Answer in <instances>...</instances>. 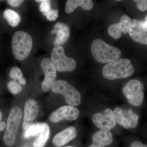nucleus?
I'll list each match as a JSON object with an SVG mask.
<instances>
[{
	"label": "nucleus",
	"instance_id": "nucleus-28",
	"mask_svg": "<svg viewBox=\"0 0 147 147\" xmlns=\"http://www.w3.org/2000/svg\"><path fill=\"white\" fill-rule=\"evenodd\" d=\"M3 114L1 111L0 110V131H3L6 127V123L5 122L2 121Z\"/></svg>",
	"mask_w": 147,
	"mask_h": 147
},
{
	"label": "nucleus",
	"instance_id": "nucleus-2",
	"mask_svg": "<svg viewBox=\"0 0 147 147\" xmlns=\"http://www.w3.org/2000/svg\"><path fill=\"white\" fill-rule=\"evenodd\" d=\"M134 67L128 59H119L104 65L102 74L104 78L109 80L126 78L134 73Z\"/></svg>",
	"mask_w": 147,
	"mask_h": 147
},
{
	"label": "nucleus",
	"instance_id": "nucleus-14",
	"mask_svg": "<svg viewBox=\"0 0 147 147\" xmlns=\"http://www.w3.org/2000/svg\"><path fill=\"white\" fill-rule=\"evenodd\" d=\"M131 18L126 15H123L121 17L119 23L112 24L108 28L109 35L115 39H119L121 36V33L126 34L129 31L131 26Z\"/></svg>",
	"mask_w": 147,
	"mask_h": 147
},
{
	"label": "nucleus",
	"instance_id": "nucleus-26",
	"mask_svg": "<svg viewBox=\"0 0 147 147\" xmlns=\"http://www.w3.org/2000/svg\"><path fill=\"white\" fill-rule=\"evenodd\" d=\"M50 8V1L47 0L45 2L41 3L40 6V11L43 12L44 15H46L47 12L49 11Z\"/></svg>",
	"mask_w": 147,
	"mask_h": 147
},
{
	"label": "nucleus",
	"instance_id": "nucleus-3",
	"mask_svg": "<svg viewBox=\"0 0 147 147\" xmlns=\"http://www.w3.org/2000/svg\"><path fill=\"white\" fill-rule=\"evenodd\" d=\"M11 45L14 57L18 61H23L28 57L31 52L32 38L28 33L17 31L12 36Z\"/></svg>",
	"mask_w": 147,
	"mask_h": 147
},
{
	"label": "nucleus",
	"instance_id": "nucleus-31",
	"mask_svg": "<svg viewBox=\"0 0 147 147\" xmlns=\"http://www.w3.org/2000/svg\"><path fill=\"white\" fill-rule=\"evenodd\" d=\"M46 1H47V0H36V1H35L36 2L42 3Z\"/></svg>",
	"mask_w": 147,
	"mask_h": 147
},
{
	"label": "nucleus",
	"instance_id": "nucleus-15",
	"mask_svg": "<svg viewBox=\"0 0 147 147\" xmlns=\"http://www.w3.org/2000/svg\"><path fill=\"white\" fill-rule=\"evenodd\" d=\"M51 33L57 35L54 41V45H61L65 43L69 38L70 29L66 24L58 22L55 24Z\"/></svg>",
	"mask_w": 147,
	"mask_h": 147
},
{
	"label": "nucleus",
	"instance_id": "nucleus-10",
	"mask_svg": "<svg viewBox=\"0 0 147 147\" xmlns=\"http://www.w3.org/2000/svg\"><path fill=\"white\" fill-rule=\"evenodd\" d=\"M79 115V111L77 108L71 105H65L51 113L49 116V120L51 122L57 123L64 120H76Z\"/></svg>",
	"mask_w": 147,
	"mask_h": 147
},
{
	"label": "nucleus",
	"instance_id": "nucleus-24",
	"mask_svg": "<svg viewBox=\"0 0 147 147\" xmlns=\"http://www.w3.org/2000/svg\"><path fill=\"white\" fill-rule=\"evenodd\" d=\"M58 9H50L46 13L45 16L48 21H55L59 16Z\"/></svg>",
	"mask_w": 147,
	"mask_h": 147
},
{
	"label": "nucleus",
	"instance_id": "nucleus-7",
	"mask_svg": "<svg viewBox=\"0 0 147 147\" xmlns=\"http://www.w3.org/2000/svg\"><path fill=\"white\" fill-rule=\"evenodd\" d=\"M144 85L138 80H131L124 87L123 92L131 105L140 106L144 99Z\"/></svg>",
	"mask_w": 147,
	"mask_h": 147
},
{
	"label": "nucleus",
	"instance_id": "nucleus-11",
	"mask_svg": "<svg viewBox=\"0 0 147 147\" xmlns=\"http://www.w3.org/2000/svg\"><path fill=\"white\" fill-rule=\"evenodd\" d=\"M41 68L45 74V77L42 82V89L47 92L52 88L55 82L57 76V70L52 61L49 58H44L40 63Z\"/></svg>",
	"mask_w": 147,
	"mask_h": 147
},
{
	"label": "nucleus",
	"instance_id": "nucleus-8",
	"mask_svg": "<svg viewBox=\"0 0 147 147\" xmlns=\"http://www.w3.org/2000/svg\"><path fill=\"white\" fill-rule=\"evenodd\" d=\"M113 113L116 122L125 128H135L138 125L139 115L131 109L123 110L117 107Z\"/></svg>",
	"mask_w": 147,
	"mask_h": 147
},
{
	"label": "nucleus",
	"instance_id": "nucleus-27",
	"mask_svg": "<svg viewBox=\"0 0 147 147\" xmlns=\"http://www.w3.org/2000/svg\"><path fill=\"white\" fill-rule=\"evenodd\" d=\"M24 1L22 0H8L7 2L9 4L13 7H17L19 6Z\"/></svg>",
	"mask_w": 147,
	"mask_h": 147
},
{
	"label": "nucleus",
	"instance_id": "nucleus-25",
	"mask_svg": "<svg viewBox=\"0 0 147 147\" xmlns=\"http://www.w3.org/2000/svg\"><path fill=\"white\" fill-rule=\"evenodd\" d=\"M138 9L142 11H147V0H135Z\"/></svg>",
	"mask_w": 147,
	"mask_h": 147
},
{
	"label": "nucleus",
	"instance_id": "nucleus-4",
	"mask_svg": "<svg viewBox=\"0 0 147 147\" xmlns=\"http://www.w3.org/2000/svg\"><path fill=\"white\" fill-rule=\"evenodd\" d=\"M22 117V110L19 107L14 106L11 109L7 118L6 130L3 137L4 142L7 146L11 147L14 144Z\"/></svg>",
	"mask_w": 147,
	"mask_h": 147
},
{
	"label": "nucleus",
	"instance_id": "nucleus-9",
	"mask_svg": "<svg viewBox=\"0 0 147 147\" xmlns=\"http://www.w3.org/2000/svg\"><path fill=\"white\" fill-rule=\"evenodd\" d=\"M92 120L96 127L105 131H110L117 124L113 111L110 108H107L101 113H95Z\"/></svg>",
	"mask_w": 147,
	"mask_h": 147
},
{
	"label": "nucleus",
	"instance_id": "nucleus-23",
	"mask_svg": "<svg viewBox=\"0 0 147 147\" xmlns=\"http://www.w3.org/2000/svg\"><path fill=\"white\" fill-rule=\"evenodd\" d=\"M7 87L9 92L14 94H18L22 90L21 84L14 80L9 82L7 84Z\"/></svg>",
	"mask_w": 147,
	"mask_h": 147
},
{
	"label": "nucleus",
	"instance_id": "nucleus-32",
	"mask_svg": "<svg viewBox=\"0 0 147 147\" xmlns=\"http://www.w3.org/2000/svg\"><path fill=\"white\" fill-rule=\"evenodd\" d=\"M73 147L71 146H66V147Z\"/></svg>",
	"mask_w": 147,
	"mask_h": 147
},
{
	"label": "nucleus",
	"instance_id": "nucleus-18",
	"mask_svg": "<svg viewBox=\"0 0 147 147\" xmlns=\"http://www.w3.org/2000/svg\"><path fill=\"white\" fill-rule=\"evenodd\" d=\"M78 6L87 11L91 10L93 6L92 1L91 0H68L66 3V13L73 12Z\"/></svg>",
	"mask_w": 147,
	"mask_h": 147
},
{
	"label": "nucleus",
	"instance_id": "nucleus-22",
	"mask_svg": "<svg viewBox=\"0 0 147 147\" xmlns=\"http://www.w3.org/2000/svg\"><path fill=\"white\" fill-rule=\"evenodd\" d=\"M9 76L11 79L14 81L17 80L19 84L22 85L26 84V81L23 78L22 71L20 68L16 67H14L11 69L9 74Z\"/></svg>",
	"mask_w": 147,
	"mask_h": 147
},
{
	"label": "nucleus",
	"instance_id": "nucleus-6",
	"mask_svg": "<svg viewBox=\"0 0 147 147\" xmlns=\"http://www.w3.org/2000/svg\"><path fill=\"white\" fill-rule=\"evenodd\" d=\"M51 58L56 70L59 72L71 71L76 68V61L73 58L66 56L64 49L61 45H57L53 48Z\"/></svg>",
	"mask_w": 147,
	"mask_h": 147
},
{
	"label": "nucleus",
	"instance_id": "nucleus-33",
	"mask_svg": "<svg viewBox=\"0 0 147 147\" xmlns=\"http://www.w3.org/2000/svg\"><path fill=\"white\" fill-rule=\"evenodd\" d=\"M1 1H0V2Z\"/></svg>",
	"mask_w": 147,
	"mask_h": 147
},
{
	"label": "nucleus",
	"instance_id": "nucleus-1",
	"mask_svg": "<svg viewBox=\"0 0 147 147\" xmlns=\"http://www.w3.org/2000/svg\"><path fill=\"white\" fill-rule=\"evenodd\" d=\"M91 50L94 59L99 63H110L118 59L121 55V52L119 48L100 39L93 41Z\"/></svg>",
	"mask_w": 147,
	"mask_h": 147
},
{
	"label": "nucleus",
	"instance_id": "nucleus-21",
	"mask_svg": "<svg viewBox=\"0 0 147 147\" xmlns=\"http://www.w3.org/2000/svg\"><path fill=\"white\" fill-rule=\"evenodd\" d=\"M42 123H37L32 124L28 128L24 131V138H28L32 137H35L38 135L42 129Z\"/></svg>",
	"mask_w": 147,
	"mask_h": 147
},
{
	"label": "nucleus",
	"instance_id": "nucleus-17",
	"mask_svg": "<svg viewBox=\"0 0 147 147\" xmlns=\"http://www.w3.org/2000/svg\"><path fill=\"white\" fill-rule=\"evenodd\" d=\"M93 143L89 147H104L113 142V134L109 131L100 130L93 134Z\"/></svg>",
	"mask_w": 147,
	"mask_h": 147
},
{
	"label": "nucleus",
	"instance_id": "nucleus-12",
	"mask_svg": "<svg viewBox=\"0 0 147 147\" xmlns=\"http://www.w3.org/2000/svg\"><path fill=\"white\" fill-rule=\"evenodd\" d=\"M39 112V106L36 100L28 99L25 102L24 116L23 121V129L26 130L37 117Z\"/></svg>",
	"mask_w": 147,
	"mask_h": 147
},
{
	"label": "nucleus",
	"instance_id": "nucleus-16",
	"mask_svg": "<svg viewBox=\"0 0 147 147\" xmlns=\"http://www.w3.org/2000/svg\"><path fill=\"white\" fill-rule=\"evenodd\" d=\"M77 134L75 127H69L55 135L53 139V144L57 147L62 146L74 139Z\"/></svg>",
	"mask_w": 147,
	"mask_h": 147
},
{
	"label": "nucleus",
	"instance_id": "nucleus-13",
	"mask_svg": "<svg viewBox=\"0 0 147 147\" xmlns=\"http://www.w3.org/2000/svg\"><path fill=\"white\" fill-rule=\"evenodd\" d=\"M128 32L130 37L134 41L147 45V29L142 21L137 19L133 20Z\"/></svg>",
	"mask_w": 147,
	"mask_h": 147
},
{
	"label": "nucleus",
	"instance_id": "nucleus-19",
	"mask_svg": "<svg viewBox=\"0 0 147 147\" xmlns=\"http://www.w3.org/2000/svg\"><path fill=\"white\" fill-rule=\"evenodd\" d=\"M50 127L45 123L42 124V129L36 136L33 143L34 147H44L50 136Z\"/></svg>",
	"mask_w": 147,
	"mask_h": 147
},
{
	"label": "nucleus",
	"instance_id": "nucleus-29",
	"mask_svg": "<svg viewBox=\"0 0 147 147\" xmlns=\"http://www.w3.org/2000/svg\"><path fill=\"white\" fill-rule=\"evenodd\" d=\"M130 147H147V145H144L141 142H133L130 145Z\"/></svg>",
	"mask_w": 147,
	"mask_h": 147
},
{
	"label": "nucleus",
	"instance_id": "nucleus-20",
	"mask_svg": "<svg viewBox=\"0 0 147 147\" xmlns=\"http://www.w3.org/2000/svg\"><path fill=\"white\" fill-rule=\"evenodd\" d=\"M3 16L11 26H17L21 21V17L17 12L11 9H6L4 11Z\"/></svg>",
	"mask_w": 147,
	"mask_h": 147
},
{
	"label": "nucleus",
	"instance_id": "nucleus-30",
	"mask_svg": "<svg viewBox=\"0 0 147 147\" xmlns=\"http://www.w3.org/2000/svg\"><path fill=\"white\" fill-rule=\"evenodd\" d=\"M142 23H143L144 26L146 27L147 29V14L146 16V17H145L144 21V22H142Z\"/></svg>",
	"mask_w": 147,
	"mask_h": 147
},
{
	"label": "nucleus",
	"instance_id": "nucleus-5",
	"mask_svg": "<svg viewBox=\"0 0 147 147\" xmlns=\"http://www.w3.org/2000/svg\"><path fill=\"white\" fill-rule=\"evenodd\" d=\"M55 93L63 96L66 103L69 105L77 106L81 102V95L73 86L64 80L55 81L51 88Z\"/></svg>",
	"mask_w": 147,
	"mask_h": 147
}]
</instances>
